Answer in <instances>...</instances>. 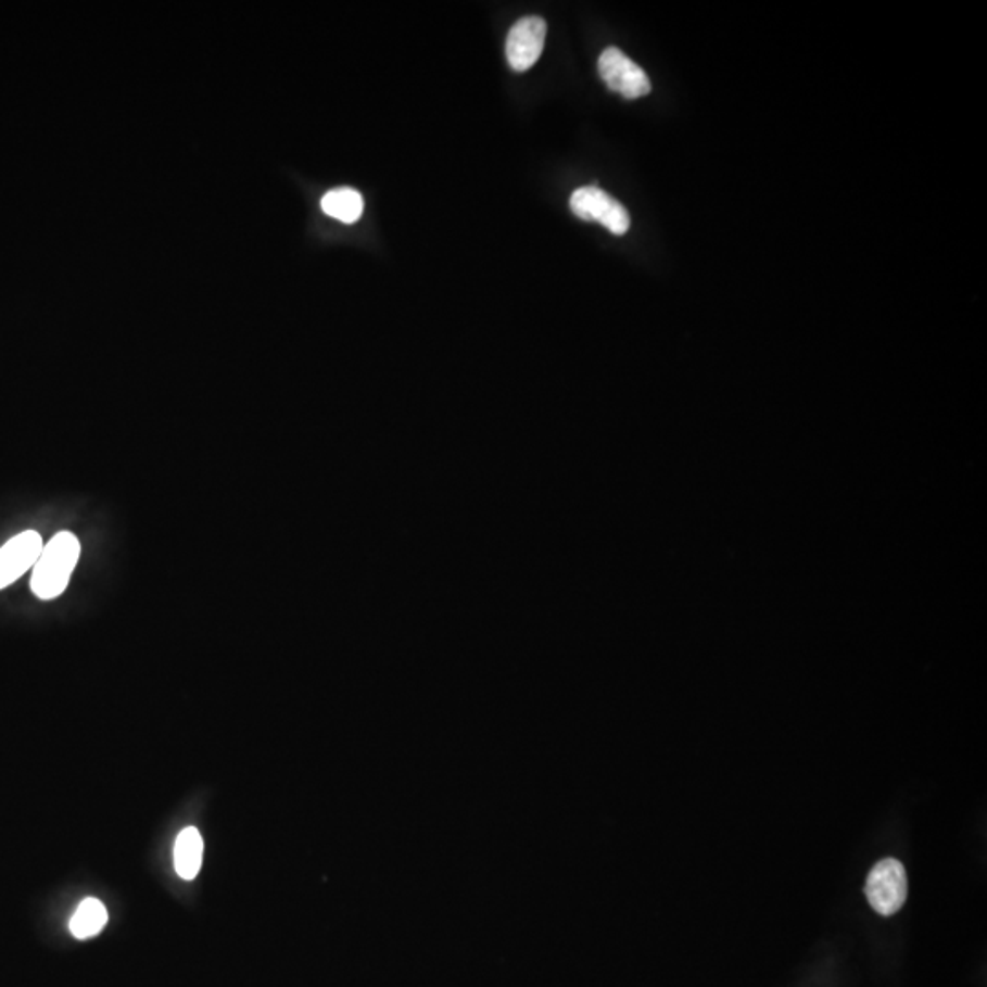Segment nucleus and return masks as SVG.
<instances>
[{"mask_svg":"<svg viewBox=\"0 0 987 987\" xmlns=\"http://www.w3.org/2000/svg\"><path fill=\"white\" fill-rule=\"evenodd\" d=\"M81 555V543L72 532H58L42 547L39 560L35 561L31 591L41 600H52L63 595L68 587L69 577L76 569Z\"/></svg>","mask_w":987,"mask_h":987,"instance_id":"nucleus-1","label":"nucleus"},{"mask_svg":"<svg viewBox=\"0 0 987 987\" xmlns=\"http://www.w3.org/2000/svg\"><path fill=\"white\" fill-rule=\"evenodd\" d=\"M865 896L882 916H893L907 900V872L895 858L877 861L866 877Z\"/></svg>","mask_w":987,"mask_h":987,"instance_id":"nucleus-2","label":"nucleus"},{"mask_svg":"<svg viewBox=\"0 0 987 987\" xmlns=\"http://www.w3.org/2000/svg\"><path fill=\"white\" fill-rule=\"evenodd\" d=\"M571 211L580 219L598 222L618 237L630 231L631 218L628 208L598 187H582L572 192Z\"/></svg>","mask_w":987,"mask_h":987,"instance_id":"nucleus-3","label":"nucleus"},{"mask_svg":"<svg viewBox=\"0 0 987 987\" xmlns=\"http://www.w3.org/2000/svg\"><path fill=\"white\" fill-rule=\"evenodd\" d=\"M598 72L607 88L625 99L644 98L651 92V81L646 72L618 48H607L602 52Z\"/></svg>","mask_w":987,"mask_h":987,"instance_id":"nucleus-4","label":"nucleus"},{"mask_svg":"<svg viewBox=\"0 0 987 987\" xmlns=\"http://www.w3.org/2000/svg\"><path fill=\"white\" fill-rule=\"evenodd\" d=\"M547 24L540 17H526L518 21L508 31L507 61L516 72H526L536 64L545 47Z\"/></svg>","mask_w":987,"mask_h":987,"instance_id":"nucleus-5","label":"nucleus"},{"mask_svg":"<svg viewBox=\"0 0 987 987\" xmlns=\"http://www.w3.org/2000/svg\"><path fill=\"white\" fill-rule=\"evenodd\" d=\"M42 537L39 532L26 531L13 536L0 547V590L17 582L24 572L35 566L41 556Z\"/></svg>","mask_w":987,"mask_h":987,"instance_id":"nucleus-6","label":"nucleus"},{"mask_svg":"<svg viewBox=\"0 0 987 987\" xmlns=\"http://www.w3.org/2000/svg\"><path fill=\"white\" fill-rule=\"evenodd\" d=\"M203 839L197 828L179 832L174 847V866L184 880H192L202 869Z\"/></svg>","mask_w":987,"mask_h":987,"instance_id":"nucleus-7","label":"nucleus"},{"mask_svg":"<svg viewBox=\"0 0 987 987\" xmlns=\"http://www.w3.org/2000/svg\"><path fill=\"white\" fill-rule=\"evenodd\" d=\"M324 213L331 218L341 219L344 224H355L364 211V200L360 192L355 191L352 187H341L333 189L328 194H324L322 202Z\"/></svg>","mask_w":987,"mask_h":987,"instance_id":"nucleus-8","label":"nucleus"},{"mask_svg":"<svg viewBox=\"0 0 987 987\" xmlns=\"http://www.w3.org/2000/svg\"><path fill=\"white\" fill-rule=\"evenodd\" d=\"M106 922H109V912L104 909L103 903L96 898H87L81 901L76 914L69 920V931L79 940H85V938L99 935Z\"/></svg>","mask_w":987,"mask_h":987,"instance_id":"nucleus-9","label":"nucleus"}]
</instances>
